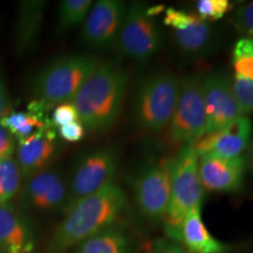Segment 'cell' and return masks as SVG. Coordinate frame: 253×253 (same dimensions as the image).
<instances>
[{
  "mask_svg": "<svg viewBox=\"0 0 253 253\" xmlns=\"http://www.w3.org/2000/svg\"><path fill=\"white\" fill-rule=\"evenodd\" d=\"M60 147L61 144L56 137L54 126L50 123L24 140L18 141L15 161L25 181L48 169L59 155Z\"/></svg>",
  "mask_w": 253,
  "mask_h": 253,
  "instance_id": "obj_16",
  "label": "cell"
},
{
  "mask_svg": "<svg viewBox=\"0 0 253 253\" xmlns=\"http://www.w3.org/2000/svg\"><path fill=\"white\" fill-rule=\"evenodd\" d=\"M129 77L118 62H101L73 99L79 121L86 130L103 132L112 129L121 115Z\"/></svg>",
  "mask_w": 253,
  "mask_h": 253,
  "instance_id": "obj_2",
  "label": "cell"
},
{
  "mask_svg": "<svg viewBox=\"0 0 253 253\" xmlns=\"http://www.w3.org/2000/svg\"><path fill=\"white\" fill-rule=\"evenodd\" d=\"M93 4L91 0H62L59 5L56 32L65 33L84 24Z\"/></svg>",
  "mask_w": 253,
  "mask_h": 253,
  "instance_id": "obj_22",
  "label": "cell"
},
{
  "mask_svg": "<svg viewBox=\"0 0 253 253\" xmlns=\"http://www.w3.org/2000/svg\"><path fill=\"white\" fill-rule=\"evenodd\" d=\"M163 23L171 30L172 41L179 52L190 59L209 56L218 48L219 36L217 30L196 13L168 7Z\"/></svg>",
  "mask_w": 253,
  "mask_h": 253,
  "instance_id": "obj_10",
  "label": "cell"
},
{
  "mask_svg": "<svg viewBox=\"0 0 253 253\" xmlns=\"http://www.w3.org/2000/svg\"><path fill=\"white\" fill-rule=\"evenodd\" d=\"M198 168L204 191L236 194L244 186L248 158L244 155L235 158L204 155L198 158Z\"/></svg>",
  "mask_w": 253,
  "mask_h": 253,
  "instance_id": "obj_14",
  "label": "cell"
},
{
  "mask_svg": "<svg viewBox=\"0 0 253 253\" xmlns=\"http://www.w3.org/2000/svg\"><path fill=\"white\" fill-rule=\"evenodd\" d=\"M202 88L207 113L205 132H216L243 116L232 91V78L226 71L203 77Z\"/></svg>",
  "mask_w": 253,
  "mask_h": 253,
  "instance_id": "obj_13",
  "label": "cell"
},
{
  "mask_svg": "<svg viewBox=\"0 0 253 253\" xmlns=\"http://www.w3.org/2000/svg\"><path fill=\"white\" fill-rule=\"evenodd\" d=\"M233 26L240 36L253 38V1L238 6L233 14Z\"/></svg>",
  "mask_w": 253,
  "mask_h": 253,
  "instance_id": "obj_27",
  "label": "cell"
},
{
  "mask_svg": "<svg viewBox=\"0 0 253 253\" xmlns=\"http://www.w3.org/2000/svg\"><path fill=\"white\" fill-rule=\"evenodd\" d=\"M8 107L9 96L7 93V88H6L5 81L1 77V73H0V120L8 113Z\"/></svg>",
  "mask_w": 253,
  "mask_h": 253,
  "instance_id": "obj_32",
  "label": "cell"
},
{
  "mask_svg": "<svg viewBox=\"0 0 253 253\" xmlns=\"http://www.w3.org/2000/svg\"><path fill=\"white\" fill-rule=\"evenodd\" d=\"M41 110L31 109L28 112H12L7 113L0 120V125L11 132L18 141L24 140L34 131L39 130L49 125Z\"/></svg>",
  "mask_w": 253,
  "mask_h": 253,
  "instance_id": "obj_21",
  "label": "cell"
},
{
  "mask_svg": "<svg viewBox=\"0 0 253 253\" xmlns=\"http://www.w3.org/2000/svg\"><path fill=\"white\" fill-rule=\"evenodd\" d=\"M101 62L95 55L72 54L47 63L36 75L32 84L36 101L43 107L72 102Z\"/></svg>",
  "mask_w": 253,
  "mask_h": 253,
  "instance_id": "obj_4",
  "label": "cell"
},
{
  "mask_svg": "<svg viewBox=\"0 0 253 253\" xmlns=\"http://www.w3.org/2000/svg\"><path fill=\"white\" fill-rule=\"evenodd\" d=\"M79 121V115L77 108L73 102H65L56 104L53 109L52 118H50V125L53 126L61 128L63 126L71 125L73 122Z\"/></svg>",
  "mask_w": 253,
  "mask_h": 253,
  "instance_id": "obj_28",
  "label": "cell"
},
{
  "mask_svg": "<svg viewBox=\"0 0 253 253\" xmlns=\"http://www.w3.org/2000/svg\"><path fill=\"white\" fill-rule=\"evenodd\" d=\"M126 194L115 182L81 199L55 227L47 253H67L103 230L115 225L126 207Z\"/></svg>",
  "mask_w": 253,
  "mask_h": 253,
  "instance_id": "obj_1",
  "label": "cell"
},
{
  "mask_svg": "<svg viewBox=\"0 0 253 253\" xmlns=\"http://www.w3.org/2000/svg\"><path fill=\"white\" fill-rule=\"evenodd\" d=\"M196 14L207 23L220 20L229 13L232 4L229 0H198L196 1Z\"/></svg>",
  "mask_w": 253,
  "mask_h": 253,
  "instance_id": "obj_25",
  "label": "cell"
},
{
  "mask_svg": "<svg viewBox=\"0 0 253 253\" xmlns=\"http://www.w3.org/2000/svg\"><path fill=\"white\" fill-rule=\"evenodd\" d=\"M252 135L251 119L243 115L216 132H205L191 145L198 158L204 155L235 158L244 155Z\"/></svg>",
  "mask_w": 253,
  "mask_h": 253,
  "instance_id": "obj_15",
  "label": "cell"
},
{
  "mask_svg": "<svg viewBox=\"0 0 253 253\" xmlns=\"http://www.w3.org/2000/svg\"><path fill=\"white\" fill-rule=\"evenodd\" d=\"M170 161L150 160L136 172L132 185L135 204L145 219L162 221L170 201Z\"/></svg>",
  "mask_w": 253,
  "mask_h": 253,
  "instance_id": "obj_9",
  "label": "cell"
},
{
  "mask_svg": "<svg viewBox=\"0 0 253 253\" xmlns=\"http://www.w3.org/2000/svg\"><path fill=\"white\" fill-rule=\"evenodd\" d=\"M251 167H252V171H253V151H252V162H251Z\"/></svg>",
  "mask_w": 253,
  "mask_h": 253,
  "instance_id": "obj_33",
  "label": "cell"
},
{
  "mask_svg": "<svg viewBox=\"0 0 253 253\" xmlns=\"http://www.w3.org/2000/svg\"><path fill=\"white\" fill-rule=\"evenodd\" d=\"M235 75L253 81V38L242 37L236 41L231 53Z\"/></svg>",
  "mask_w": 253,
  "mask_h": 253,
  "instance_id": "obj_24",
  "label": "cell"
},
{
  "mask_svg": "<svg viewBox=\"0 0 253 253\" xmlns=\"http://www.w3.org/2000/svg\"><path fill=\"white\" fill-rule=\"evenodd\" d=\"M203 77L191 74L179 79V93L175 112L169 123L172 143L192 145L205 132L207 113L203 97Z\"/></svg>",
  "mask_w": 253,
  "mask_h": 253,
  "instance_id": "obj_8",
  "label": "cell"
},
{
  "mask_svg": "<svg viewBox=\"0 0 253 253\" xmlns=\"http://www.w3.org/2000/svg\"><path fill=\"white\" fill-rule=\"evenodd\" d=\"M36 232L25 212L14 205H0V253H33Z\"/></svg>",
  "mask_w": 253,
  "mask_h": 253,
  "instance_id": "obj_17",
  "label": "cell"
},
{
  "mask_svg": "<svg viewBox=\"0 0 253 253\" xmlns=\"http://www.w3.org/2000/svg\"><path fill=\"white\" fill-rule=\"evenodd\" d=\"M21 179V171L13 156L0 160V205L9 204L18 195Z\"/></svg>",
  "mask_w": 253,
  "mask_h": 253,
  "instance_id": "obj_23",
  "label": "cell"
},
{
  "mask_svg": "<svg viewBox=\"0 0 253 253\" xmlns=\"http://www.w3.org/2000/svg\"><path fill=\"white\" fill-rule=\"evenodd\" d=\"M179 93V79L169 72H157L142 79L132 101V120L138 129L160 134L169 126Z\"/></svg>",
  "mask_w": 253,
  "mask_h": 253,
  "instance_id": "obj_5",
  "label": "cell"
},
{
  "mask_svg": "<svg viewBox=\"0 0 253 253\" xmlns=\"http://www.w3.org/2000/svg\"><path fill=\"white\" fill-rule=\"evenodd\" d=\"M155 8L143 2H132L126 7L116 49L125 58L144 62L154 58L163 45V34L155 19Z\"/></svg>",
  "mask_w": 253,
  "mask_h": 253,
  "instance_id": "obj_7",
  "label": "cell"
},
{
  "mask_svg": "<svg viewBox=\"0 0 253 253\" xmlns=\"http://www.w3.org/2000/svg\"><path fill=\"white\" fill-rule=\"evenodd\" d=\"M68 201V182L60 168H48L25 181L20 191L23 212L50 214L65 211Z\"/></svg>",
  "mask_w": 253,
  "mask_h": 253,
  "instance_id": "obj_11",
  "label": "cell"
},
{
  "mask_svg": "<svg viewBox=\"0 0 253 253\" xmlns=\"http://www.w3.org/2000/svg\"><path fill=\"white\" fill-rule=\"evenodd\" d=\"M47 2L25 0L18 5L14 23L13 45L18 55H25L36 47L39 40Z\"/></svg>",
  "mask_w": 253,
  "mask_h": 253,
  "instance_id": "obj_18",
  "label": "cell"
},
{
  "mask_svg": "<svg viewBox=\"0 0 253 253\" xmlns=\"http://www.w3.org/2000/svg\"><path fill=\"white\" fill-rule=\"evenodd\" d=\"M148 253H188L181 245L169 239L155 240Z\"/></svg>",
  "mask_w": 253,
  "mask_h": 253,
  "instance_id": "obj_31",
  "label": "cell"
},
{
  "mask_svg": "<svg viewBox=\"0 0 253 253\" xmlns=\"http://www.w3.org/2000/svg\"><path fill=\"white\" fill-rule=\"evenodd\" d=\"M128 5L121 0H99L82 24L81 39L95 50L116 48Z\"/></svg>",
  "mask_w": 253,
  "mask_h": 253,
  "instance_id": "obj_12",
  "label": "cell"
},
{
  "mask_svg": "<svg viewBox=\"0 0 253 253\" xmlns=\"http://www.w3.org/2000/svg\"><path fill=\"white\" fill-rule=\"evenodd\" d=\"M86 131L87 130L84 125L80 121H78L59 128V136L63 141L69 142V143H75V142H79L82 138H84Z\"/></svg>",
  "mask_w": 253,
  "mask_h": 253,
  "instance_id": "obj_29",
  "label": "cell"
},
{
  "mask_svg": "<svg viewBox=\"0 0 253 253\" xmlns=\"http://www.w3.org/2000/svg\"><path fill=\"white\" fill-rule=\"evenodd\" d=\"M15 150L14 136L0 125V160L12 157Z\"/></svg>",
  "mask_w": 253,
  "mask_h": 253,
  "instance_id": "obj_30",
  "label": "cell"
},
{
  "mask_svg": "<svg viewBox=\"0 0 253 253\" xmlns=\"http://www.w3.org/2000/svg\"><path fill=\"white\" fill-rule=\"evenodd\" d=\"M232 91L243 115L253 113V81L233 75Z\"/></svg>",
  "mask_w": 253,
  "mask_h": 253,
  "instance_id": "obj_26",
  "label": "cell"
},
{
  "mask_svg": "<svg viewBox=\"0 0 253 253\" xmlns=\"http://www.w3.org/2000/svg\"><path fill=\"white\" fill-rule=\"evenodd\" d=\"M119 169V153L112 145L93 148L75 160L68 182V201L63 214L81 199L114 183Z\"/></svg>",
  "mask_w": 253,
  "mask_h": 253,
  "instance_id": "obj_6",
  "label": "cell"
},
{
  "mask_svg": "<svg viewBox=\"0 0 253 253\" xmlns=\"http://www.w3.org/2000/svg\"><path fill=\"white\" fill-rule=\"evenodd\" d=\"M203 198L198 156L191 145H184L170 161V201L162 220L168 239L178 244L183 220L190 211L202 208Z\"/></svg>",
  "mask_w": 253,
  "mask_h": 253,
  "instance_id": "obj_3",
  "label": "cell"
},
{
  "mask_svg": "<svg viewBox=\"0 0 253 253\" xmlns=\"http://www.w3.org/2000/svg\"><path fill=\"white\" fill-rule=\"evenodd\" d=\"M179 245L188 253H225L227 246L211 235L202 218V208L186 214L181 226Z\"/></svg>",
  "mask_w": 253,
  "mask_h": 253,
  "instance_id": "obj_19",
  "label": "cell"
},
{
  "mask_svg": "<svg viewBox=\"0 0 253 253\" xmlns=\"http://www.w3.org/2000/svg\"><path fill=\"white\" fill-rule=\"evenodd\" d=\"M132 240L119 226H110L75 246L71 253H131Z\"/></svg>",
  "mask_w": 253,
  "mask_h": 253,
  "instance_id": "obj_20",
  "label": "cell"
}]
</instances>
